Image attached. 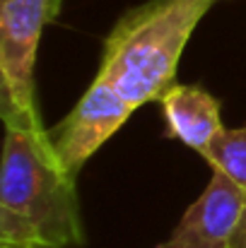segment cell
Returning <instances> with one entry per match:
<instances>
[{
	"instance_id": "4",
	"label": "cell",
	"mask_w": 246,
	"mask_h": 248,
	"mask_svg": "<svg viewBox=\"0 0 246 248\" xmlns=\"http://www.w3.org/2000/svg\"><path fill=\"white\" fill-rule=\"evenodd\" d=\"M133 106L104 80L94 75L68 116L49 130L56 157L70 173H80L84 162L114 138L133 116Z\"/></svg>"
},
{
	"instance_id": "6",
	"label": "cell",
	"mask_w": 246,
	"mask_h": 248,
	"mask_svg": "<svg viewBox=\"0 0 246 248\" xmlns=\"http://www.w3.org/2000/svg\"><path fill=\"white\" fill-rule=\"evenodd\" d=\"M166 135L181 140L198 155H205L222 133L220 99L200 84H171L160 99Z\"/></svg>"
},
{
	"instance_id": "7",
	"label": "cell",
	"mask_w": 246,
	"mask_h": 248,
	"mask_svg": "<svg viewBox=\"0 0 246 248\" xmlns=\"http://www.w3.org/2000/svg\"><path fill=\"white\" fill-rule=\"evenodd\" d=\"M203 157L215 173L227 176L246 190V125L222 128V133L213 140Z\"/></svg>"
},
{
	"instance_id": "8",
	"label": "cell",
	"mask_w": 246,
	"mask_h": 248,
	"mask_svg": "<svg viewBox=\"0 0 246 248\" xmlns=\"http://www.w3.org/2000/svg\"><path fill=\"white\" fill-rule=\"evenodd\" d=\"M230 248H246V205H244L242 217H239V224H237V229H234V236H232Z\"/></svg>"
},
{
	"instance_id": "5",
	"label": "cell",
	"mask_w": 246,
	"mask_h": 248,
	"mask_svg": "<svg viewBox=\"0 0 246 248\" xmlns=\"http://www.w3.org/2000/svg\"><path fill=\"white\" fill-rule=\"evenodd\" d=\"M244 205V188L213 171L208 188L188 205L171 236L155 248H230Z\"/></svg>"
},
{
	"instance_id": "1",
	"label": "cell",
	"mask_w": 246,
	"mask_h": 248,
	"mask_svg": "<svg viewBox=\"0 0 246 248\" xmlns=\"http://www.w3.org/2000/svg\"><path fill=\"white\" fill-rule=\"evenodd\" d=\"M2 125L0 248H80L78 176L56 157L44 123L2 118Z\"/></svg>"
},
{
	"instance_id": "9",
	"label": "cell",
	"mask_w": 246,
	"mask_h": 248,
	"mask_svg": "<svg viewBox=\"0 0 246 248\" xmlns=\"http://www.w3.org/2000/svg\"><path fill=\"white\" fill-rule=\"evenodd\" d=\"M51 5H53V12H56V17H58V12H61V5H63V0H51Z\"/></svg>"
},
{
	"instance_id": "2",
	"label": "cell",
	"mask_w": 246,
	"mask_h": 248,
	"mask_svg": "<svg viewBox=\"0 0 246 248\" xmlns=\"http://www.w3.org/2000/svg\"><path fill=\"white\" fill-rule=\"evenodd\" d=\"M217 0H148L111 27L97 78L111 84L133 108L160 101L176 84L181 53L198 22Z\"/></svg>"
},
{
	"instance_id": "3",
	"label": "cell",
	"mask_w": 246,
	"mask_h": 248,
	"mask_svg": "<svg viewBox=\"0 0 246 248\" xmlns=\"http://www.w3.org/2000/svg\"><path fill=\"white\" fill-rule=\"evenodd\" d=\"M56 19L51 0H0V116L41 123L36 53L41 31Z\"/></svg>"
}]
</instances>
